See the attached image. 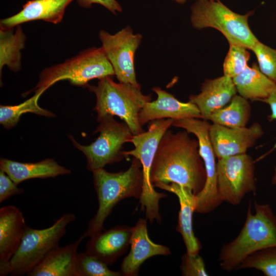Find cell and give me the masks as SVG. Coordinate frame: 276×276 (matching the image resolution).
<instances>
[{
    "instance_id": "5b68a950",
    "label": "cell",
    "mask_w": 276,
    "mask_h": 276,
    "mask_svg": "<svg viewBox=\"0 0 276 276\" xmlns=\"http://www.w3.org/2000/svg\"><path fill=\"white\" fill-rule=\"evenodd\" d=\"M174 121L172 119H164L150 122L146 131L133 135L131 143L134 148L130 151H122L125 157L132 156L142 164L143 189L140 202L141 210L145 211L146 218L151 223L161 221L159 202L167 195L155 190L150 181L151 169L159 142Z\"/></svg>"
},
{
    "instance_id": "d4e9b609",
    "label": "cell",
    "mask_w": 276,
    "mask_h": 276,
    "mask_svg": "<svg viewBox=\"0 0 276 276\" xmlns=\"http://www.w3.org/2000/svg\"><path fill=\"white\" fill-rule=\"evenodd\" d=\"M251 107L249 102L240 95H235L228 105L213 112L209 120L229 128L246 127L249 120Z\"/></svg>"
},
{
    "instance_id": "7402d4cb",
    "label": "cell",
    "mask_w": 276,
    "mask_h": 276,
    "mask_svg": "<svg viewBox=\"0 0 276 276\" xmlns=\"http://www.w3.org/2000/svg\"><path fill=\"white\" fill-rule=\"evenodd\" d=\"M0 169L17 185L30 179L55 177L71 173V170L50 158L36 163H21L1 158Z\"/></svg>"
},
{
    "instance_id": "d590c367",
    "label": "cell",
    "mask_w": 276,
    "mask_h": 276,
    "mask_svg": "<svg viewBox=\"0 0 276 276\" xmlns=\"http://www.w3.org/2000/svg\"><path fill=\"white\" fill-rule=\"evenodd\" d=\"M172 1H174L177 3L180 4H183L185 3L187 1V0H172Z\"/></svg>"
},
{
    "instance_id": "83f0119b",
    "label": "cell",
    "mask_w": 276,
    "mask_h": 276,
    "mask_svg": "<svg viewBox=\"0 0 276 276\" xmlns=\"http://www.w3.org/2000/svg\"><path fill=\"white\" fill-rule=\"evenodd\" d=\"M78 276H121L120 271H112L108 265L86 251L78 253L77 259Z\"/></svg>"
},
{
    "instance_id": "d6986e66",
    "label": "cell",
    "mask_w": 276,
    "mask_h": 276,
    "mask_svg": "<svg viewBox=\"0 0 276 276\" xmlns=\"http://www.w3.org/2000/svg\"><path fill=\"white\" fill-rule=\"evenodd\" d=\"M154 187L174 193L178 197L180 210L176 230L182 237L187 252L191 255L199 254L201 244L194 235L192 224L193 214L196 208L195 195L190 189L175 183H158Z\"/></svg>"
},
{
    "instance_id": "9c48e42d",
    "label": "cell",
    "mask_w": 276,
    "mask_h": 276,
    "mask_svg": "<svg viewBox=\"0 0 276 276\" xmlns=\"http://www.w3.org/2000/svg\"><path fill=\"white\" fill-rule=\"evenodd\" d=\"M98 122L94 133L99 132V135L91 144L82 145L69 136L75 147L85 156L87 168L91 172L122 160L125 157L122 146L131 142L133 136L127 124L117 122L112 115L106 114Z\"/></svg>"
},
{
    "instance_id": "52a82bcc",
    "label": "cell",
    "mask_w": 276,
    "mask_h": 276,
    "mask_svg": "<svg viewBox=\"0 0 276 276\" xmlns=\"http://www.w3.org/2000/svg\"><path fill=\"white\" fill-rule=\"evenodd\" d=\"M191 9V21L196 29L214 28L225 36L229 44H240L248 50L258 41L248 23L253 11L240 14L219 0H197Z\"/></svg>"
},
{
    "instance_id": "4316f807",
    "label": "cell",
    "mask_w": 276,
    "mask_h": 276,
    "mask_svg": "<svg viewBox=\"0 0 276 276\" xmlns=\"http://www.w3.org/2000/svg\"><path fill=\"white\" fill-rule=\"evenodd\" d=\"M255 268L266 276H276V246L261 249L248 255L238 269Z\"/></svg>"
},
{
    "instance_id": "4dcf8cb0",
    "label": "cell",
    "mask_w": 276,
    "mask_h": 276,
    "mask_svg": "<svg viewBox=\"0 0 276 276\" xmlns=\"http://www.w3.org/2000/svg\"><path fill=\"white\" fill-rule=\"evenodd\" d=\"M180 268L183 276L209 275L206 271L203 260L199 254L191 255L187 252L185 254L181 257Z\"/></svg>"
},
{
    "instance_id": "836d02e7",
    "label": "cell",
    "mask_w": 276,
    "mask_h": 276,
    "mask_svg": "<svg viewBox=\"0 0 276 276\" xmlns=\"http://www.w3.org/2000/svg\"><path fill=\"white\" fill-rule=\"evenodd\" d=\"M261 101L267 104L270 107L271 113L268 117L269 121L276 120V86L269 97Z\"/></svg>"
},
{
    "instance_id": "7c38bea8",
    "label": "cell",
    "mask_w": 276,
    "mask_h": 276,
    "mask_svg": "<svg viewBox=\"0 0 276 276\" xmlns=\"http://www.w3.org/2000/svg\"><path fill=\"white\" fill-rule=\"evenodd\" d=\"M99 36L102 42V48L119 81L131 84L141 89V85L136 79L134 55L141 42L142 36L140 34H134L129 27L114 34L101 30Z\"/></svg>"
},
{
    "instance_id": "44dd1931",
    "label": "cell",
    "mask_w": 276,
    "mask_h": 276,
    "mask_svg": "<svg viewBox=\"0 0 276 276\" xmlns=\"http://www.w3.org/2000/svg\"><path fill=\"white\" fill-rule=\"evenodd\" d=\"M83 234L76 241L50 251L27 275L28 276H78V248L85 238Z\"/></svg>"
},
{
    "instance_id": "ba28073f",
    "label": "cell",
    "mask_w": 276,
    "mask_h": 276,
    "mask_svg": "<svg viewBox=\"0 0 276 276\" xmlns=\"http://www.w3.org/2000/svg\"><path fill=\"white\" fill-rule=\"evenodd\" d=\"M75 218L74 214L67 213L45 228L36 229L27 225L20 244L9 263V274H27L50 251L59 246L66 227Z\"/></svg>"
},
{
    "instance_id": "1f68e13d",
    "label": "cell",
    "mask_w": 276,
    "mask_h": 276,
    "mask_svg": "<svg viewBox=\"0 0 276 276\" xmlns=\"http://www.w3.org/2000/svg\"><path fill=\"white\" fill-rule=\"evenodd\" d=\"M24 192V190L17 185L3 170H0V202L7 200L14 195Z\"/></svg>"
},
{
    "instance_id": "cb8c5ba5",
    "label": "cell",
    "mask_w": 276,
    "mask_h": 276,
    "mask_svg": "<svg viewBox=\"0 0 276 276\" xmlns=\"http://www.w3.org/2000/svg\"><path fill=\"white\" fill-rule=\"evenodd\" d=\"M16 30L1 27L0 29V73L4 65L14 72L21 66L20 51L25 47L26 36L20 25Z\"/></svg>"
},
{
    "instance_id": "3957f363",
    "label": "cell",
    "mask_w": 276,
    "mask_h": 276,
    "mask_svg": "<svg viewBox=\"0 0 276 276\" xmlns=\"http://www.w3.org/2000/svg\"><path fill=\"white\" fill-rule=\"evenodd\" d=\"M255 212L247 210L245 223L239 235L221 249L219 259L225 271L238 269L250 254L261 249L276 246V215L268 204L254 203Z\"/></svg>"
},
{
    "instance_id": "2e32d148",
    "label": "cell",
    "mask_w": 276,
    "mask_h": 276,
    "mask_svg": "<svg viewBox=\"0 0 276 276\" xmlns=\"http://www.w3.org/2000/svg\"><path fill=\"white\" fill-rule=\"evenodd\" d=\"M27 225L22 213L12 205L0 209V275L9 274V263L16 252Z\"/></svg>"
},
{
    "instance_id": "e0dca14e",
    "label": "cell",
    "mask_w": 276,
    "mask_h": 276,
    "mask_svg": "<svg viewBox=\"0 0 276 276\" xmlns=\"http://www.w3.org/2000/svg\"><path fill=\"white\" fill-rule=\"evenodd\" d=\"M131 236V227L119 225L90 237L86 251L108 266L112 265L127 250Z\"/></svg>"
},
{
    "instance_id": "f546056e",
    "label": "cell",
    "mask_w": 276,
    "mask_h": 276,
    "mask_svg": "<svg viewBox=\"0 0 276 276\" xmlns=\"http://www.w3.org/2000/svg\"><path fill=\"white\" fill-rule=\"evenodd\" d=\"M251 50L256 56L262 73L276 83V49L258 40Z\"/></svg>"
},
{
    "instance_id": "484cf974",
    "label": "cell",
    "mask_w": 276,
    "mask_h": 276,
    "mask_svg": "<svg viewBox=\"0 0 276 276\" xmlns=\"http://www.w3.org/2000/svg\"><path fill=\"white\" fill-rule=\"evenodd\" d=\"M42 93H36L30 99L16 105H1L0 123L7 129L16 125L20 116L27 112L33 113L49 118L55 117L51 111L43 109L38 104V100Z\"/></svg>"
},
{
    "instance_id": "f1b7e54d",
    "label": "cell",
    "mask_w": 276,
    "mask_h": 276,
    "mask_svg": "<svg viewBox=\"0 0 276 276\" xmlns=\"http://www.w3.org/2000/svg\"><path fill=\"white\" fill-rule=\"evenodd\" d=\"M229 44V48L223 62V70L224 75L233 78L247 67L250 54L248 49L242 45Z\"/></svg>"
},
{
    "instance_id": "8fae6325",
    "label": "cell",
    "mask_w": 276,
    "mask_h": 276,
    "mask_svg": "<svg viewBox=\"0 0 276 276\" xmlns=\"http://www.w3.org/2000/svg\"><path fill=\"white\" fill-rule=\"evenodd\" d=\"M217 176L222 202L237 205L247 193L256 191L254 162L246 153L218 159Z\"/></svg>"
},
{
    "instance_id": "4fadbf2b",
    "label": "cell",
    "mask_w": 276,
    "mask_h": 276,
    "mask_svg": "<svg viewBox=\"0 0 276 276\" xmlns=\"http://www.w3.org/2000/svg\"><path fill=\"white\" fill-rule=\"evenodd\" d=\"M210 137L218 159L246 153L264 134L261 125L255 123L249 127L229 128L213 124Z\"/></svg>"
},
{
    "instance_id": "d6a6232c",
    "label": "cell",
    "mask_w": 276,
    "mask_h": 276,
    "mask_svg": "<svg viewBox=\"0 0 276 276\" xmlns=\"http://www.w3.org/2000/svg\"><path fill=\"white\" fill-rule=\"evenodd\" d=\"M79 5L83 8H90L93 4H98L105 7L112 13L122 11L121 5L116 0H77Z\"/></svg>"
},
{
    "instance_id": "7a4b0ae2",
    "label": "cell",
    "mask_w": 276,
    "mask_h": 276,
    "mask_svg": "<svg viewBox=\"0 0 276 276\" xmlns=\"http://www.w3.org/2000/svg\"><path fill=\"white\" fill-rule=\"evenodd\" d=\"M92 172L98 209L83 233L85 237H90L104 230V223L114 206L126 198L140 199L143 189L142 166L135 157L126 171L109 172L103 168Z\"/></svg>"
},
{
    "instance_id": "8992f818",
    "label": "cell",
    "mask_w": 276,
    "mask_h": 276,
    "mask_svg": "<svg viewBox=\"0 0 276 276\" xmlns=\"http://www.w3.org/2000/svg\"><path fill=\"white\" fill-rule=\"evenodd\" d=\"M113 75V67L102 47L91 48L63 63L44 69L33 91L42 94L57 82L64 80L74 85L87 86L91 80Z\"/></svg>"
},
{
    "instance_id": "ac0fdd59",
    "label": "cell",
    "mask_w": 276,
    "mask_h": 276,
    "mask_svg": "<svg viewBox=\"0 0 276 276\" xmlns=\"http://www.w3.org/2000/svg\"><path fill=\"white\" fill-rule=\"evenodd\" d=\"M237 91L232 78L223 75L206 80L202 84L201 92L190 96L189 101L198 107L202 119L208 121L213 112L225 106Z\"/></svg>"
},
{
    "instance_id": "ffe728a7",
    "label": "cell",
    "mask_w": 276,
    "mask_h": 276,
    "mask_svg": "<svg viewBox=\"0 0 276 276\" xmlns=\"http://www.w3.org/2000/svg\"><path fill=\"white\" fill-rule=\"evenodd\" d=\"M73 1L30 0L18 13L1 19V27L11 29L37 20L57 24L62 20L66 7Z\"/></svg>"
},
{
    "instance_id": "30bf717a",
    "label": "cell",
    "mask_w": 276,
    "mask_h": 276,
    "mask_svg": "<svg viewBox=\"0 0 276 276\" xmlns=\"http://www.w3.org/2000/svg\"><path fill=\"white\" fill-rule=\"evenodd\" d=\"M211 124L206 120L188 118L174 120L172 125L194 134L199 143L200 155L203 161L206 181L202 190L196 195L195 212L207 214L216 209L222 202L218 191L216 155L210 137Z\"/></svg>"
},
{
    "instance_id": "e575fe53",
    "label": "cell",
    "mask_w": 276,
    "mask_h": 276,
    "mask_svg": "<svg viewBox=\"0 0 276 276\" xmlns=\"http://www.w3.org/2000/svg\"><path fill=\"white\" fill-rule=\"evenodd\" d=\"M272 182L273 185L276 186V167L274 169V172L272 178Z\"/></svg>"
},
{
    "instance_id": "6da1fadb",
    "label": "cell",
    "mask_w": 276,
    "mask_h": 276,
    "mask_svg": "<svg viewBox=\"0 0 276 276\" xmlns=\"http://www.w3.org/2000/svg\"><path fill=\"white\" fill-rule=\"evenodd\" d=\"M186 130L173 133L169 129L162 136L150 171V181L175 183L191 190L195 195L203 188L206 171L200 155L198 140Z\"/></svg>"
},
{
    "instance_id": "9a60e30c",
    "label": "cell",
    "mask_w": 276,
    "mask_h": 276,
    "mask_svg": "<svg viewBox=\"0 0 276 276\" xmlns=\"http://www.w3.org/2000/svg\"><path fill=\"white\" fill-rule=\"evenodd\" d=\"M130 250L124 258L121 265V273L124 276L138 275L142 264L148 259L155 256H168L171 254L166 246L156 244L149 238L147 221L139 219L131 227Z\"/></svg>"
},
{
    "instance_id": "5bb4252c",
    "label": "cell",
    "mask_w": 276,
    "mask_h": 276,
    "mask_svg": "<svg viewBox=\"0 0 276 276\" xmlns=\"http://www.w3.org/2000/svg\"><path fill=\"white\" fill-rule=\"evenodd\" d=\"M152 90L157 95V99L146 102L141 109L139 120L142 126L148 122L159 119H202L198 107L194 103L190 101L182 102L159 87H153Z\"/></svg>"
},
{
    "instance_id": "277c9868",
    "label": "cell",
    "mask_w": 276,
    "mask_h": 276,
    "mask_svg": "<svg viewBox=\"0 0 276 276\" xmlns=\"http://www.w3.org/2000/svg\"><path fill=\"white\" fill-rule=\"evenodd\" d=\"M87 86L96 97L93 109L97 113V121L106 114L117 116L127 124L133 135L145 131L139 113L145 103L151 101V95H144L131 84L116 83L110 76L99 79L96 86Z\"/></svg>"
},
{
    "instance_id": "603a6c76",
    "label": "cell",
    "mask_w": 276,
    "mask_h": 276,
    "mask_svg": "<svg viewBox=\"0 0 276 276\" xmlns=\"http://www.w3.org/2000/svg\"><path fill=\"white\" fill-rule=\"evenodd\" d=\"M239 95L246 100L261 101L267 98L276 83L266 76L254 63L232 78Z\"/></svg>"
}]
</instances>
